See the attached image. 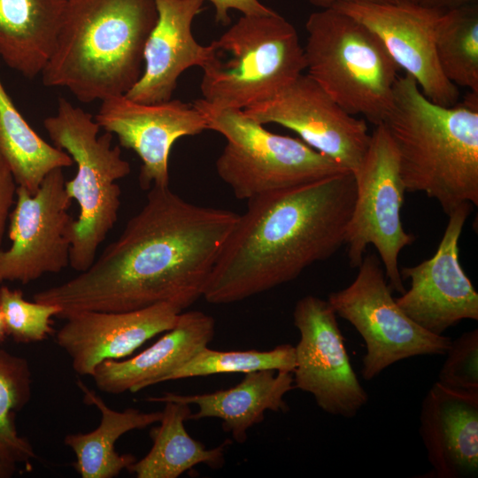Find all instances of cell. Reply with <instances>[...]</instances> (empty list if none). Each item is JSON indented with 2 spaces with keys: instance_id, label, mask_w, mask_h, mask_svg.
Instances as JSON below:
<instances>
[{
  "instance_id": "6da1fadb",
  "label": "cell",
  "mask_w": 478,
  "mask_h": 478,
  "mask_svg": "<svg viewBox=\"0 0 478 478\" xmlns=\"http://www.w3.org/2000/svg\"><path fill=\"white\" fill-rule=\"evenodd\" d=\"M239 215L187 202L169 186L152 187L143 208L91 266L40 290L58 317L81 311L127 312L166 303L181 312L203 297Z\"/></svg>"
},
{
  "instance_id": "7a4b0ae2",
  "label": "cell",
  "mask_w": 478,
  "mask_h": 478,
  "mask_svg": "<svg viewBox=\"0 0 478 478\" xmlns=\"http://www.w3.org/2000/svg\"><path fill=\"white\" fill-rule=\"evenodd\" d=\"M356 197L351 171L263 194L230 233L203 297L242 301L291 281L344 243Z\"/></svg>"
},
{
  "instance_id": "3957f363",
  "label": "cell",
  "mask_w": 478,
  "mask_h": 478,
  "mask_svg": "<svg viewBox=\"0 0 478 478\" xmlns=\"http://www.w3.org/2000/svg\"><path fill=\"white\" fill-rule=\"evenodd\" d=\"M478 95L446 107L428 100L409 74L398 76L383 121L408 192L436 199L446 214L478 204Z\"/></svg>"
},
{
  "instance_id": "277c9868",
  "label": "cell",
  "mask_w": 478,
  "mask_h": 478,
  "mask_svg": "<svg viewBox=\"0 0 478 478\" xmlns=\"http://www.w3.org/2000/svg\"><path fill=\"white\" fill-rule=\"evenodd\" d=\"M157 19L155 0H67L43 85L85 104L126 95L143 73Z\"/></svg>"
},
{
  "instance_id": "5b68a950",
  "label": "cell",
  "mask_w": 478,
  "mask_h": 478,
  "mask_svg": "<svg viewBox=\"0 0 478 478\" xmlns=\"http://www.w3.org/2000/svg\"><path fill=\"white\" fill-rule=\"evenodd\" d=\"M305 28L307 74L348 113L374 126L383 123L399 67L380 37L334 8L312 12Z\"/></svg>"
},
{
  "instance_id": "8992f818",
  "label": "cell",
  "mask_w": 478,
  "mask_h": 478,
  "mask_svg": "<svg viewBox=\"0 0 478 478\" xmlns=\"http://www.w3.org/2000/svg\"><path fill=\"white\" fill-rule=\"evenodd\" d=\"M203 68V99L220 108L243 110L265 100L306 69L296 28L276 12L243 15L217 40Z\"/></svg>"
},
{
  "instance_id": "52a82bcc",
  "label": "cell",
  "mask_w": 478,
  "mask_h": 478,
  "mask_svg": "<svg viewBox=\"0 0 478 478\" xmlns=\"http://www.w3.org/2000/svg\"><path fill=\"white\" fill-rule=\"evenodd\" d=\"M43 127L54 146L68 153L77 166L75 176L65 181V189L80 208L70 252V266L80 273L91 266L118 220L121 190L116 181L131 168L120 146H112V134L98 136L101 127L92 115L63 97Z\"/></svg>"
},
{
  "instance_id": "ba28073f",
  "label": "cell",
  "mask_w": 478,
  "mask_h": 478,
  "mask_svg": "<svg viewBox=\"0 0 478 478\" xmlns=\"http://www.w3.org/2000/svg\"><path fill=\"white\" fill-rule=\"evenodd\" d=\"M192 104L207 129L227 140L216 171L238 199L248 201L349 171L301 139L268 131L241 109L217 107L203 98Z\"/></svg>"
},
{
  "instance_id": "9c48e42d",
  "label": "cell",
  "mask_w": 478,
  "mask_h": 478,
  "mask_svg": "<svg viewBox=\"0 0 478 478\" xmlns=\"http://www.w3.org/2000/svg\"><path fill=\"white\" fill-rule=\"evenodd\" d=\"M382 266L376 256H365L354 281L328 298L336 315L350 322L365 342L361 374L366 381L403 359L444 355L451 342L424 329L400 309Z\"/></svg>"
},
{
  "instance_id": "30bf717a",
  "label": "cell",
  "mask_w": 478,
  "mask_h": 478,
  "mask_svg": "<svg viewBox=\"0 0 478 478\" xmlns=\"http://www.w3.org/2000/svg\"><path fill=\"white\" fill-rule=\"evenodd\" d=\"M352 173L356 197L344 239L350 265L358 267L366 247L373 245L379 253L388 283L392 290L402 294L405 289L398 255L414 241V236L405 231L401 221L405 188L397 147L383 124L375 126L366 153Z\"/></svg>"
},
{
  "instance_id": "8fae6325",
  "label": "cell",
  "mask_w": 478,
  "mask_h": 478,
  "mask_svg": "<svg viewBox=\"0 0 478 478\" xmlns=\"http://www.w3.org/2000/svg\"><path fill=\"white\" fill-rule=\"evenodd\" d=\"M63 168L51 171L35 194L18 186L9 218L11 246L0 251V285L27 284L70 265L74 220Z\"/></svg>"
},
{
  "instance_id": "7c38bea8",
  "label": "cell",
  "mask_w": 478,
  "mask_h": 478,
  "mask_svg": "<svg viewBox=\"0 0 478 478\" xmlns=\"http://www.w3.org/2000/svg\"><path fill=\"white\" fill-rule=\"evenodd\" d=\"M328 300L308 295L293 311L300 338L295 348V388L311 394L325 412L352 418L365 406L368 395L355 373Z\"/></svg>"
},
{
  "instance_id": "4fadbf2b",
  "label": "cell",
  "mask_w": 478,
  "mask_h": 478,
  "mask_svg": "<svg viewBox=\"0 0 478 478\" xmlns=\"http://www.w3.org/2000/svg\"><path fill=\"white\" fill-rule=\"evenodd\" d=\"M255 121L296 132L306 144L354 172L370 143L364 119L345 112L308 74H301L270 97L243 110Z\"/></svg>"
},
{
  "instance_id": "5bb4252c",
  "label": "cell",
  "mask_w": 478,
  "mask_h": 478,
  "mask_svg": "<svg viewBox=\"0 0 478 478\" xmlns=\"http://www.w3.org/2000/svg\"><path fill=\"white\" fill-rule=\"evenodd\" d=\"M465 203L449 214V221L434 256L400 269L411 286L395 298L414 322L435 335H443L463 320H478V293L459 259V241L469 215Z\"/></svg>"
},
{
  "instance_id": "9a60e30c",
  "label": "cell",
  "mask_w": 478,
  "mask_h": 478,
  "mask_svg": "<svg viewBox=\"0 0 478 478\" xmlns=\"http://www.w3.org/2000/svg\"><path fill=\"white\" fill-rule=\"evenodd\" d=\"M332 8L375 33L398 67L415 80L428 100L446 107L457 104L458 88L442 73L436 51V30L443 12L405 1L344 3Z\"/></svg>"
},
{
  "instance_id": "2e32d148",
  "label": "cell",
  "mask_w": 478,
  "mask_h": 478,
  "mask_svg": "<svg viewBox=\"0 0 478 478\" xmlns=\"http://www.w3.org/2000/svg\"><path fill=\"white\" fill-rule=\"evenodd\" d=\"M94 120L141 158L139 183L145 190L169 186V155L173 143L207 129L193 104L177 99L143 104L125 95L113 96L102 100Z\"/></svg>"
},
{
  "instance_id": "e0dca14e",
  "label": "cell",
  "mask_w": 478,
  "mask_h": 478,
  "mask_svg": "<svg viewBox=\"0 0 478 478\" xmlns=\"http://www.w3.org/2000/svg\"><path fill=\"white\" fill-rule=\"evenodd\" d=\"M181 312L166 303L127 312H77L65 318L56 341L78 374L92 376L103 361L127 357L173 328Z\"/></svg>"
},
{
  "instance_id": "ac0fdd59",
  "label": "cell",
  "mask_w": 478,
  "mask_h": 478,
  "mask_svg": "<svg viewBox=\"0 0 478 478\" xmlns=\"http://www.w3.org/2000/svg\"><path fill=\"white\" fill-rule=\"evenodd\" d=\"M158 19L143 50L144 68L138 81L125 95L143 104L171 99L179 76L188 68L202 69L212 57L192 34V23L204 0H155Z\"/></svg>"
},
{
  "instance_id": "d6986e66",
  "label": "cell",
  "mask_w": 478,
  "mask_h": 478,
  "mask_svg": "<svg viewBox=\"0 0 478 478\" xmlns=\"http://www.w3.org/2000/svg\"><path fill=\"white\" fill-rule=\"evenodd\" d=\"M420 421L431 476H477L478 391L453 389L436 382L422 401Z\"/></svg>"
},
{
  "instance_id": "ffe728a7",
  "label": "cell",
  "mask_w": 478,
  "mask_h": 478,
  "mask_svg": "<svg viewBox=\"0 0 478 478\" xmlns=\"http://www.w3.org/2000/svg\"><path fill=\"white\" fill-rule=\"evenodd\" d=\"M214 319L201 312H181L175 326L139 354L99 364L91 376L106 393L138 392L175 370L212 341Z\"/></svg>"
},
{
  "instance_id": "44dd1931",
  "label": "cell",
  "mask_w": 478,
  "mask_h": 478,
  "mask_svg": "<svg viewBox=\"0 0 478 478\" xmlns=\"http://www.w3.org/2000/svg\"><path fill=\"white\" fill-rule=\"evenodd\" d=\"M293 389L291 372L261 370L244 374L243 379L229 389L194 395L166 392L159 397H148L146 400L196 405L198 411L191 413L189 420L220 419L224 431L243 443L248 438V430L263 421L266 411L289 410L284 396Z\"/></svg>"
},
{
  "instance_id": "7402d4cb",
  "label": "cell",
  "mask_w": 478,
  "mask_h": 478,
  "mask_svg": "<svg viewBox=\"0 0 478 478\" xmlns=\"http://www.w3.org/2000/svg\"><path fill=\"white\" fill-rule=\"evenodd\" d=\"M67 0H0V57L32 79L55 47Z\"/></svg>"
},
{
  "instance_id": "603a6c76",
  "label": "cell",
  "mask_w": 478,
  "mask_h": 478,
  "mask_svg": "<svg viewBox=\"0 0 478 478\" xmlns=\"http://www.w3.org/2000/svg\"><path fill=\"white\" fill-rule=\"evenodd\" d=\"M77 385L87 405L101 413L98 427L88 433L68 434L64 442L75 455L74 469L82 478H113L136 460L132 454H120L115 450L119 438L134 429H143L158 423L161 412H144L136 408L116 411L82 382Z\"/></svg>"
},
{
  "instance_id": "cb8c5ba5",
  "label": "cell",
  "mask_w": 478,
  "mask_h": 478,
  "mask_svg": "<svg viewBox=\"0 0 478 478\" xmlns=\"http://www.w3.org/2000/svg\"><path fill=\"white\" fill-rule=\"evenodd\" d=\"M164 404L159 425L150 433L152 440L150 451L135 460L128 471L137 478H177L199 464L221 467L231 442L226 440L219 446L206 449L185 428L184 423L192 413L189 405L173 401Z\"/></svg>"
},
{
  "instance_id": "d4e9b609",
  "label": "cell",
  "mask_w": 478,
  "mask_h": 478,
  "mask_svg": "<svg viewBox=\"0 0 478 478\" xmlns=\"http://www.w3.org/2000/svg\"><path fill=\"white\" fill-rule=\"evenodd\" d=\"M0 153L18 186L35 194L54 169L69 167L73 158L45 142L15 107L0 80Z\"/></svg>"
},
{
  "instance_id": "484cf974",
  "label": "cell",
  "mask_w": 478,
  "mask_h": 478,
  "mask_svg": "<svg viewBox=\"0 0 478 478\" xmlns=\"http://www.w3.org/2000/svg\"><path fill=\"white\" fill-rule=\"evenodd\" d=\"M32 374L26 358L0 349V478H11L19 466L37 459L31 443L18 432L16 412L32 394Z\"/></svg>"
},
{
  "instance_id": "4316f807",
  "label": "cell",
  "mask_w": 478,
  "mask_h": 478,
  "mask_svg": "<svg viewBox=\"0 0 478 478\" xmlns=\"http://www.w3.org/2000/svg\"><path fill=\"white\" fill-rule=\"evenodd\" d=\"M436 51L443 75L455 86L478 95V4L442 14Z\"/></svg>"
},
{
  "instance_id": "83f0119b",
  "label": "cell",
  "mask_w": 478,
  "mask_h": 478,
  "mask_svg": "<svg viewBox=\"0 0 478 478\" xmlns=\"http://www.w3.org/2000/svg\"><path fill=\"white\" fill-rule=\"evenodd\" d=\"M295 348L281 344L268 351H215L204 347L183 365L163 377L159 383L220 374H248L261 370L293 372Z\"/></svg>"
},
{
  "instance_id": "f1b7e54d",
  "label": "cell",
  "mask_w": 478,
  "mask_h": 478,
  "mask_svg": "<svg viewBox=\"0 0 478 478\" xmlns=\"http://www.w3.org/2000/svg\"><path fill=\"white\" fill-rule=\"evenodd\" d=\"M0 306L7 335L18 343L41 342L50 335L52 317L61 312L56 305L27 301L20 289L0 287Z\"/></svg>"
},
{
  "instance_id": "f546056e",
  "label": "cell",
  "mask_w": 478,
  "mask_h": 478,
  "mask_svg": "<svg viewBox=\"0 0 478 478\" xmlns=\"http://www.w3.org/2000/svg\"><path fill=\"white\" fill-rule=\"evenodd\" d=\"M444 355L437 382L453 389L478 391V330L451 339Z\"/></svg>"
},
{
  "instance_id": "4dcf8cb0",
  "label": "cell",
  "mask_w": 478,
  "mask_h": 478,
  "mask_svg": "<svg viewBox=\"0 0 478 478\" xmlns=\"http://www.w3.org/2000/svg\"><path fill=\"white\" fill-rule=\"evenodd\" d=\"M18 184L4 158L0 153V251L7 221L15 204Z\"/></svg>"
},
{
  "instance_id": "1f68e13d",
  "label": "cell",
  "mask_w": 478,
  "mask_h": 478,
  "mask_svg": "<svg viewBox=\"0 0 478 478\" xmlns=\"http://www.w3.org/2000/svg\"><path fill=\"white\" fill-rule=\"evenodd\" d=\"M215 9V21L223 25L230 22L228 12L236 10L243 15H269L275 11L264 5L259 0H209Z\"/></svg>"
},
{
  "instance_id": "d6a6232c",
  "label": "cell",
  "mask_w": 478,
  "mask_h": 478,
  "mask_svg": "<svg viewBox=\"0 0 478 478\" xmlns=\"http://www.w3.org/2000/svg\"><path fill=\"white\" fill-rule=\"evenodd\" d=\"M419 4L440 12H448L466 5L478 4V0H418Z\"/></svg>"
},
{
  "instance_id": "836d02e7",
  "label": "cell",
  "mask_w": 478,
  "mask_h": 478,
  "mask_svg": "<svg viewBox=\"0 0 478 478\" xmlns=\"http://www.w3.org/2000/svg\"><path fill=\"white\" fill-rule=\"evenodd\" d=\"M311 4L320 9H329L339 4H393L401 0H307Z\"/></svg>"
},
{
  "instance_id": "e575fe53",
  "label": "cell",
  "mask_w": 478,
  "mask_h": 478,
  "mask_svg": "<svg viewBox=\"0 0 478 478\" xmlns=\"http://www.w3.org/2000/svg\"><path fill=\"white\" fill-rule=\"evenodd\" d=\"M6 336H8V335L6 332L4 317H3V313H2V310L0 306V343L4 342Z\"/></svg>"
},
{
  "instance_id": "d590c367",
  "label": "cell",
  "mask_w": 478,
  "mask_h": 478,
  "mask_svg": "<svg viewBox=\"0 0 478 478\" xmlns=\"http://www.w3.org/2000/svg\"><path fill=\"white\" fill-rule=\"evenodd\" d=\"M405 2H410V3H418V0H401Z\"/></svg>"
}]
</instances>
